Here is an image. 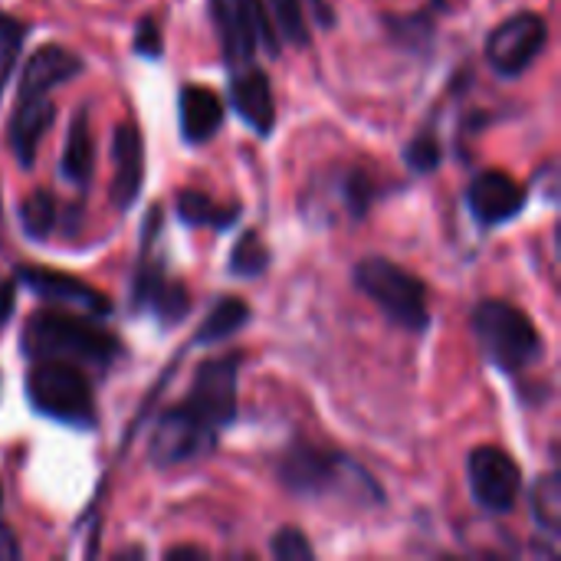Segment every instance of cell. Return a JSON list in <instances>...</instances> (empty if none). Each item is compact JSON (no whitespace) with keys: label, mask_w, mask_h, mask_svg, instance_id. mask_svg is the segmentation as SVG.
I'll return each instance as SVG.
<instances>
[{"label":"cell","mask_w":561,"mask_h":561,"mask_svg":"<svg viewBox=\"0 0 561 561\" xmlns=\"http://www.w3.org/2000/svg\"><path fill=\"white\" fill-rule=\"evenodd\" d=\"M23 352L46 362H82V365H108L118 358L122 345L112 332L95 325L85 316L72 312H36L26 319L23 329Z\"/></svg>","instance_id":"obj_1"},{"label":"cell","mask_w":561,"mask_h":561,"mask_svg":"<svg viewBox=\"0 0 561 561\" xmlns=\"http://www.w3.org/2000/svg\"><path fill=\"white\" fill-rule=\"evenodd\" d=\"M473 332L483 355L503 371H526L542 358V335L513 302L483 299L473 312Z\"/></svg>","instance_id":"obj_2"},{"label":"cell","mask_w":561,"mask_h":561,"mask_svg":"<svg viewBox=\"0 0 561 561\" xmlns=\"http://www.w3.org/2000/svg\"><path fill=\"white\" fill-rule=\"evenodd\" d=\"M355 283L394 325L411 329V332L427 329V322H431L427 289L404 266L381 260V256H368L355 266Z\"/></svg>","instance_id":"obj_3"},{"label":"cell","mask_w":561,"mask_h":561,"mask_svg":"<svg viewBox=\"0 0 561 561\" xmlns=\"http://www.w3.org/2000/svg\"><path fill=\"white\" fill-rule=\"evenodd\" d=\"M26 398L36 414L72 427H95L92 388L72 362H39L26 375Z\"/></svg>","instance_id":"obj_4"},{"label":"cell","mask_w":561,"mask_h":561,"mask_svg":"<svg viewBox=\"0 0 561 561\" xmlns=\"http://www.w3.org/2000/svg\"><path fill=\"white\" fill-rule=\"evenodd\" d=\"M210 16L217 23L230 66H247L256 43H263L276 56V26L263 0H210Z\"/></svg>","instance_id":"obj_5"},{"label":"cell","mask_w":561,"mask_h":561,"mask_svg":"<svg viewBox=\"0 0 561 561\" xmlns=\"http://www.w3.org/2000/svg\"><path fill=\"white\" fill-rule=\"evenodd\" d=\"M237 371H240V355L227 358H210L194 371V385L181 408L204 424L207 431H224L237 417Z\"/></svg>","instance_id":"obj_6"},{"label":"cell","mask_w":561,"mask_h":561,"mask_svg":"<svg viewBox=\"0 0 561 561\" xmlns=\"http://www.w3.org/2000/svg\"><path fill=\"white\" fill-rule=\"evenodd\" d=\"M549 26L539 13H516L490 33L486 59L500 76L526 72L546 49Z\"/></svg>","instance_id":"obj_7"},{"label":"cell","mask_w":561,"mask_h":561,"mask_svg":"<svg viewBox=\"0 0 561 561\" xmlns=\"http://www.w3.org/2000/svg\"><path fill=\"white\" fill-rule=\"evenodd\" d=\"M470 490L473 500L490 513H510L523 490L519 463L500 447H477L470 454Z\"/></svg>","instance_id":"obj_8"},{"label":"cell","mask_w":561,"mask_h":561,"mask_svg":"<svg viewBox=\"0 0 561 561\" xmlns=\"http://www.w3.org/2000/svg\"><path fill=\"white\" fill-rule=\"evenodd\" d=\"M352 470H355V463H348L345 457H335V454H325L319 447L299 444L283 457L279 480L296 496H325L329 490L342 486V477L352 473Z\"/></svg>","instance_id":"obj_9"},{"label":"cell","mask_w":561,"mask_h":561,"mask_svg":"<svg viewBox=\"0 0 561 561\" xmlns=\"http://www.w3.org/2000/svg\"><path fill=\"white\" fill-rule=\"evenodd\" d=\"M217 434L207 431L204 424H197L181 404L174 411H168L154 434H151V463L154 467H178V463H187V460H197L204 454H210Z\"/></svg>","instance_id":"obj_10"},{"label":"cell","mask_w":561,"mask_h":561,"mask_svg":"<svg viewBox=\"0 0 561 561\" xmlns=\"http://www.w3.org/2000/svg\"><path fill=\"white\" fill-rule=\"evenodd\" d=\"M20 283L30 286L39 299L46 302H62V306H76L82 312L92 316H105L112 312V302L89 283H82L72 273H59V270H46V266H20Z\"/></svg>","instance_id":"obj_11"},{"label":"cell","mask_w":561,"mask_h":561,"mask_svg":"<svg viewBox=\"0 0 561 561\" xmlns=\"http://www.w3.org/2000/svg\"><path fill=\"white\" fill-rule=\"evenodd\" d=\"M467 201H470V210H473V217L480 224L496 227V224H506L516 214H523L526 191L506 171H483V174L473 178Z\"/></svg>","instance_id":"obj_12"},{"label":"cell","mask_w":561,"mask_h":561,"mask_svg":"<svg viewBox=\"0 0 561 561\" xmlns=\"http://www.w3.org/2000/svg\"><path fill=\"white\" fill-rule=\"evenodd\" d=\"M112 201L115 207L128 210L138 201L141 181H145V145L135 122H122L112 135Z\"/></svg>","instance_id":"obj_13"},{"label":"cell","mask_w":561,"mask_h":561,"mask_svg":"<svg viewBox=\"0 0 561 561\" xmlns=\"http://www.w3.org/2000/svg\"><path fill=\"white\" fill-rule=\"evenodd\" d=\"M135 309H145L158 322L171 325L187 316L191 299H187V289L181 283L168 279L158 263H141L138 276H135Z\"/></svg>","instance_id":"obj_14"},{"label":"cell","mask_w":561,"mask_h":561,"mask_svg":"<svg viewBox=\"0 0 561 561\" xmlns=\"http://www.w3.org/2000/svg\"><path fill=\"white\" fill-rule=\"evenodd\" d=\"M53 115H56V108L46 95H30V99L16 102V112L7 125V138H10V151L20 161V168H30L36 161L39 141L49 131Z\"/></svg>","instance_id":"obj_15"},{"label":"cell","mask_w":561,"mask_h":561,"mask_svg":"<svg viewBox=\"0 0 561 561\" xmlns=\"http://www.w3.org/2000/svg\"><path fill=\"white\" fill-rule=\"evenodd\" d=\"M82 72V59L76 53H69L66 46H56V43H46L39 46L30 62L23 66V76H20V99H30V95H49V89H56L59 82H69Z\"/></svg>","instance_id":"obj_16"},{"label":"cell","mask_w":561,"mask_h":561,"mask_svg":"<svg viewBox=\"0 0 561 561\" xmlns=\"http://www.w3.org/2000/svg\"><path fill=\"white\" fill-rule=\"evenodd\" d=\"M230 99L233 108L240 112V118L256 131V135H270L276 125V105H273V89L263 69H243L233 76L230 85Z\"/></svg>","instance_id":"obj_17"},{"label":"cell","mask_w":561,"mask_h":561,"mask_svg":"<svg viewBox=\"0 0 561 561\" xmlns=\"http://www.w3.org/2000/svg\"><path fill=\"white\" fill-rule=\"evenodd\" d=\"M224 125V105L207 85L181 89V131L191 145H204Z\"/></svg>","instance_id":"obj_18"},{"label":"cell","mask_w":561,"mask_h":561,"mask_svg":"<svg viewBox=\"0 0 561 561\" xmlns=\"http://www.w3.org/2000/svg\"><path fill=\"white\" fill-rule=\"evenodd\" d=\"M92 164H95V145H92V128H89V112L79 108L72 125H69V135H66V151L59 158V174L69 184L85 187L92 181Z\"/></svg>","instance_id":"obj_19"},{"label":"cell","mask_w":561,"mask_h":561,"mask_svg":"<svg viewBox=\"0 0 561 561\" xmlns=\"http://www.w3.org/2000/svg\"><path fill=\"white\" fill-rule=\"evenodd\" d=\"M247 322H250V306H247L243 299H237V296H227V299H220V302L210 309V316L201 322V329H197V335H194V345L224 342V339H230L233 332H240Z\"/></svg>","instance_id":"obj_20"},{"label":"cell","mask_w":561,"mask_h":561,"mask_svg":"<svg viewBox=\"0 0 561 561\" xmlns=\"http://www.w3.org/2000/svg\"><path fill=\"white\" fill-rule=\"evenodd\" d=\"M178 217L191 227H214V230H227L237 217L240 207L237 204H214L207 194L201 191H181L178 197Z\"/></svg>","instance_id":"obj_21"},{"label":"cell","mask_w":561,"mask_h":561,"mask_svg":"<svg viewBox=\"0 0 561 561\" xmlns=\"http://www.w3.org/2000/svg\"><path fill=\"white\" fill-rule=\"evenodd\" d=\"M20 227L30 240L49 237V230L56 227V201L49 197V191H33L20 204Z\"/></svg>","instance_id":"obj_22"},{"label":"cell","mask_w":561,"mask_h":561,"mask_svg":"<svg viewBox=\"0 0 561 561\" xmlns=\"http://www.w3.org/2000/svg\"><path fill=\"white\" fill-rule=\"evenodd\" d=\"M270 7L273 26L283 33V39L306 46L309 43V26H306V0H263Z\"/></svg>","instance_id":"obj_23"},{"label":"cell","mask_w":561,"mask_h":561,"mask_svg":"<svg viewBox=\"0 0 561 561\" xmlns=\"http://www.w3.org/2000/svg\"><path fill=\"white\" fill-rule=\"evenodd\" d=\"M533 513H536V519H539V526H542V529H549V533H559L561 486H559V477H556V473H549L546 480H539V483H536V493H533Z\"/></svg>","instance_id":"obj_24"},{"label":"cell","mask_w":561,"mask_h":561,"mask_svg":"<svg viewBox=\"0 0 561 561\" xmlns=\"http://www.w3.org/2000/svg\"><path fill=\"white\" fill-rule=\"evenodd\" d=\"M270 266V250L263 247L260 233H243L230 253V270L237 276H260Z\"/></svg>","instance_id":"obj_25"},{"label":"cell","mask_w":561,"mask_h":561,"mask_svg":"<svg viewBox=\"0 0 561 561\" xmlns=\"http://www.w3.org/2000/svg\"><path fill=\"white\" fill-rule=\"evenodd\" d=\"M23 39H26V26L13 16H0V95H3V85H7L16 59H20Z\"/></svg>","instance_id":"obj_26"},{"label":"cell","mask_w":561,"mask_h":561,"mask_svg":"<svg viewBox=\"0 0 561 561\" xmlns=\"http://www.w3.org/2000/svg\"><path fill=\"white\" fill-rule=\"evenodd\" d=\"M404 161L417 171V174H427V171H434L437 164H440V141L431 135V131H424V135H417L411 145H408V151H404Z\"/></svg>","instance_id":"obj_27"},{"label":"cell","mask_w":561,"mask_h":561,"mask_svg":"<svg viewBox=\"0 0 561 561\" xmlns=\"http://www.w3.org/2000/svg\"><path fill=\"white\" fill-rule=\"evenodd\" d=\"M273 556L283 561H309L316 552H312L309 539H306L299 529H279V533L273 536Z\"/></svg>","instance_id":"obj_28"},{"label":"cell","mask_w":561,"mask_h":561,"mask_svg":"<svg viewBox=\"0 0 561 561\" xmlns=\"http://www.w3.org/2000/svg\"><path fill=\"white\" fill-rule=\"evenodd\" d=\"M371 194H375V187H371L368 174L352 171V174H348V181H345V201H348V210H352L355 217H362V214L368 210Z\"/></svg>","instance_id":"obj_29"},{"label":"cell","mask_w":561,"mask_h":561,"mask_svg":"<svg viewBox=\"0 0 561 561\" xmlns=\"http://www.w3.org/2000/svg\"><path fill=\"white\" fill-rule=\"evenodd\" d=\"M161 30H158V20L154 16H145L138 23V33H135V53L148 56V59H158L161 56Z\"/></svg>","instance_id":"obj_30"},{"label":"cell","mask_w":561,"mask_h":561,"mask_svg":"<svg viewBox=\"0 0 561 561\" xmlns=\"http://www.w3.org/2000/svg\"><path fill=\"white\" fill-rule=\"evenodd\" d=\"M20 559V546L13 539V533L0 523V561H13Z\"/></svg>","instance_id":"obj_31"},{"label":"cell","mask_w":561,"mask_h":561,"mask_svg":"<svg viewBox=\"0 0 561 561\" xmlns=\"http://www.w3.org/2000/svg\"><path fill=\"white\" fill-rule=\"evenodd\" d=\"M10 312H13V286L3 283V286H0V325L10 319Z\"/></svg>","instance_id":"obj_32"},{"label":"cell","mask_w":561,"mask_h":561,"mask_svg":"<svg viewBox=\"0 0 561 561\" xmlns=\"http://www.w3.org/2000/svg\"><path fill=\"white\" fill-rule=\"evenodd\" d=\"M168 561L174 559H204V552L201 549H194V546H181V549H168V556H164Z\"/></svg>","instance_id":"obj_33"},{"label":"cell","mask_w":561,"mask_h":561,"mask_svg":"<svg viewBox=\"0 0 561 561\" xmlns=\"http://www.w3.org/2000/svg\"><path fill=\"white\" fill-rule=\"evenodd\" d=\"M440 3H447V0H437V7H440Z\"/></svg>","instance_id":"obj_34"},{"label":"cell","mask_w":561,"mask_h":561,"mask_svg":"<svg viewBox=\"0 0 561 561\" xmlns=\"http://www.w3.org/2000/svg\"><path fill=\"white\" fill-rule=\"evenodd\" d=\"M0 500H3V493H0Z\"/></svg>","instance_id":"obj_35"}]
</instances>
